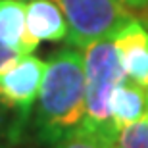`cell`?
<instances>
[{
  "instance_id": "obj_1",
  "label": "cell",
  "mask_w": 148,
  "mask_h": 148,
  "mask_svg": "<svg viewBox=\"0 0 148 148\" xmlns=\"http://www.w3.org/2000/svg\"><path fill=\"white\" fill-rule=\"evenodd\" d=\"M85 115V56L77 48L60 50L46 62L38 92V133L46 143H60L83 125Z\"/></svg>"
},
{
  "instance_id": "obj_2",
  "label": "cell",
  "mask_w": 148,
  "mask_h": 148,
  "mask_svg": "<svg viewBox=\"0 0 148 148\" xmlns=\"http://www.w3.org/2000/svg\"><path fill=\"white\" fill-rule=\"evenodd\" d=\"M85 56V88H87V115L83 125L117 137L112 125L110 98L114 88L127 77L121 69L114 40L106 38L83 48Z\"/></svg>"
},
{
  "instance_id": "obj_3",
  "label": "cell",
  "mask_w": 148,
  "mask_h": 148,
  "mask_svg": "<svg viewBox=\"0 0 148 148\" xmlns=\"http://www.w3.org/2000/svg\"><path fill=\"white\" fill-rule=\"evenodd\" d=\"M67 23V42L85 48L92 42L114 38L121 27L135 19L119 0H52Z\"/></svg>"
},
{
  "instance_id": "obj_4",
  "label": "cell",
  "mask_w": 148,
  "mask_h": 148,
  "mask_svg": "<svg viewBox=\"0 0 148 148\" xmlns=\"http://www.w3.org/2000/svg\"><path fill=\"white\" fill-rule=\"evenodd\" d=\"M46 62L33 54L21 56L8 69L0 71V100L4 106L14 108L27 117L42 87Z\"/></svg>"
},
{
  "instance_id": "obj_5",
  "label": "cell",
  "mask_w": 148,
  "mask_h": 148,
  "mask_svg": "<svg viewBox=\"0 0 148 148\" xmlns=\"http://www.w3.org/2000/svg\"><path fill=\"white\" fill-rule=\"evenodd\" d=\"M112 40L125 77L148 90V29L144 23L135 17Z\"/></svg>"
},
{
  "instance_id": "obj_6",
  "label": "cell",
  "mask_w": 148,
  "mask_h": 148,
  "mask_svg": "<svg viewBox=\"0 0 148 148\" xmlns=\"http://www.w3.org/2000/svg\"><path fill=\"white\" fill-rule=\"evenodd\" d=\"M25 2V21L33 40L58 42L67 38V23L62 10L52 0H23Z\"/></svg>"
},
{
  "instance_id": "obj_7",
  "label": "cell",
  "mask_w": 148,
  "mask_h": 148,
  "mask_svg": "<svg viewBox=\"0 0 148 148\" xmlns=\"http://www.w3.org/2000/svg\"><path fill=\"white\" fill-rule=\"evenodd\" d=\"M148 114V90L138 87L137 83L121 81L114 88L110 98V117L112 125L117 133L123 127L131 125L135 121Z\"/></svg>"
},
{
  "instance_id": "obj_8",
  "label": "cell",
  "mask_w": 148,
  "mask_h": 148,
  "mask_svg": "<svg viewBox=\"0 0 148 148\" xmlns=\"http://www.w3.org/2000/svg\"><path fill=\"white\" fill-rule=\"evenodd\" d=\"M0 40L21 56L33 54L38 42L31 38L23 0H0Z\"/></svg>"
},
{
  "instance_id": "obj_9",
  "label": "cell",
  "mask_w": 148,
  "mask_h": 148,
  "mask_svg": "<svg viewBox=\"0 0 148 148\" xmlns=\"http://www.w3.org/2000/svg\"><path fill=\"white\" fill-rule=\"evenodd\" d=\"M115 138L117 137H114L110 133L81 125L69 137L60 140L58 148H112L115 146Z\"/></svg>"
},
{
  "instance_id": "obj_10",
  "label": "cell",
  "mask_w": 148,
  "mask_h": 148,
  "mask_svg": "<svg viewBox=\"0 0 148 148\" xmlns=\"http://www.w3.org/2000/svg\"><path fill=\"white\" fill-rule=\"evenodd\" d=\"M117 148H148V114L138 121L123 127L115 138Z\"/></svg>"
},
{
  "instance_id": "obj_11",
  "label": "cell",
  "mask_w": 148,
  "mask_h": 148,
  "mask_svg": "<svg viewBox=\"0 0 148 148\" xmlns=\"http://www.w3.org/2000/svg\"><path fill=\"white\" fill-rule=\"evenodd\" d=\"M19 58H21V54H19V52L8 48V46L0 40V71H4V69H8L10 66H14Z\"/></svg>"
},
{
  "instance_id": "obj_12",
  "label": "cell",
  "mask_w": 148,
  "mask_h": 148,
  "mask_svg": "<svg viewBox=\"0 0 148 148\" xmlns=\"http://www.w3.org/2000/svg\"><path fill=\"white\" fill-rule=\"evenodd\" d=\"M123 6H127L129 10H146L148 0H119Z\"/></svg>"
},
{
  "instance_id": "obj_13",
  "label": "cell",
  "mask_w": 148,
  "mask_h": 148,
  "mask_svg": "<svg viewBox=\"0 0 148 148\" xmlns=\"http://www.w3.org/2000/svg\"><path fill=\"white\" fill-rule=\"evenodd\" d=\"M4 119H6V112H4V102L0 100V133H2V125H4Z\"/></svg>"
},
{
  "instance_id": "obj_14",
  "label": "cell",
  "mask_w": 148,
  "mask_h": 148,
  "mask_svg": "<svg viewBox=\"0 0 148 148\" xmlns=\"http://www.w3.org/2000/svg\"><path fill=\"white\" fill-rule=\"evenodd\" d=\"M0 148H6V146H4V144H0Z\"/></svg>"
},
{
  "instance_id": "obj_15",
  "label": "cell",
  "mask_w": 148,
  "mask_h": 148,
  "mask_svg": "<svg viewBox=\"0 0 148 148\" xmlns=\"http://www.w3.org/2000/svg\"><path fill=\"white\" fill-rule=\"evenodd\" d=\"M112 148H117V146H112Z\"/></svg>"
},
{
  "instance_id": "obj_16",
  "label": "cell",
  "mask_w": 148,
  "mask_h": 148,
  "mask_svg": "<svg viewBox=\"0 0 148 148\" xmlns=\"http://www.w3.org/2000/svg\"><path fill=\"white\" fill-rule=\"evenodd\" d=\"M144 12H148V8H146V10H144Z\"/></svg>"
}]
</instances>
